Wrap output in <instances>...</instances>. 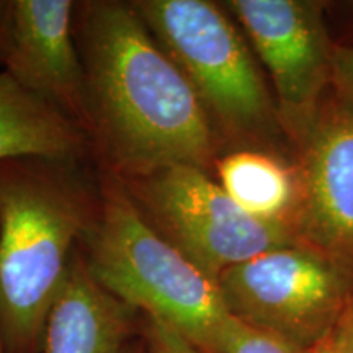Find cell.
<instances>
[{"label":"cell","instance_id":"cell-6","mask_svg":"<svg viewBox=\"0 0 353 353\" xmlns=\"http://www.w3.org/2000/svg\"><path fill=\"white\" fill-rule=\"evenodd\" d=\"M218 285L234 317L304 350L353 307L350 273L296 244L234 265L218 276Z\"/></svg>","mask_w":353,"mask_h":353},{"label":"cell","instance_id":"cell-2","mask_svg":"<svg viewBox=\"0 0 353 353\" xmlns=\"http://www.w3.org/2000/svg\"><path fill=\"white\" fill-rule=\"evenodd\" d=\"M81 162H0V339L7 353H43L44 330L99 203Z\"/></svg>","mask_w":353,"mask_h":353},{"label":"cell","instance_id":"cell-15","mask_svg":"<svg viewBox=\"0 0 353 353\" xmlns=\"http://www.w3.org/2000/svg\"><path fill=\"white\" fill-rule=\"evenodd\" d=\"M332 79L353 103V48H334Z\"/></svg>","mask_w":353,"mask_h":353},{"label":"cell","instance_id":"cell-9","mask_svg":"<svg viewBox=\"0 0 353 353\" xmlns=\"http://www.w3.org/2000/svg\"><path fill=\"white\" fill-rule=\"evenodd\" d=\"M299 228L329 260L353 272V113L317 120L304 139Z\"/></svg>","mask_w":353,"mask_h":353},{"label":"cell","instance_id":"cell-14","mask_svg":"<svg viewBox=\"0 0 353 353\" xmlns=\"http://www.w3.org/2000/svg\"><path fill=\"white\" fill-rule=\"evenodd\" d=\"M139 335L148 353H201L182 334L156 317L141 314Z\"/></svg>","mask_w":353,"mask_h":353},{"label":"cell","instance_id":"cell-16","mask_svg":"<svg viewBox=\"0 0 353 353\" xmlns=\"http://www.w3.org/2000/svg\"><path fill=\"white\" fill-rule=\"evenodd\" d=\"M12 20V0H0V65H3L8 48Z\"/></svg>","mask_w":353,"mask_h":353},{"label":"cell","instance_id":"cell-4","mask_svg":"<svg viewBox=\"0 0 353 353\" xmlns=\"http://www.w3.org/2000/svg\"><path fill=\"white\" fill-rule=\"evenodd\" d=\"M131 6L187 77L216 132L270 138L280 125L275 101L226 13L208 0H134Z\"/></svg>","mask_w":353,"mask_h":353},{"label":"cell","instance_id":"cell-13","mask_svg":"<svg viewBox=\"0 0 353 353\" xmlns=\"http://www.w3.org/2000/svg\"><path fill=\"white\" fill-rule=\"evenodd\" d=\"M221 353H309V350L231 316L223 334Z\"/></svg>","mask_w":353,"mask_h":353},{"label":"cell","instance_id":"cell-11","mask_svg":"<svg viewBox=\"0 0 353 353\" xmlns=\"http://www.w3.org/2000/svg\"><path fill=\"white\" fill-rule=\"evenodd\" d=\"M95 151L82 128L0 70V162L39 157L81 162Z\"/></svg>","mask_w":353,"mask_h":353},{"label":"cell","instance_id":"cell-5","mask_svg":"<svg viewBox=\"0 0 353 353\" xmlns=\"http://www.w3.org/2000/svg\"><path fill=\"white\" fill-rule=\"evenodd\" d=\"M118 180L154 231L214 280L234 265L296 244L293 226L245 213L206 170L176 165Z\"/></svg>","mask_w":353,"mask_h":353},{"label":"cell","instance_id":"cell-1","mask_svg":"<svg viewBox=\"0 0 353 353\" xmlns=\"http://www.w3.org/2000/svg\"><path fill=\"white\" fill-rule=\"evenodd\" d=\"M76 38L87 72L94 149L105 172L131 179L176 165L208 170L218 132L131 2L77 3Z\"/></svg>","mask_w":353,"mask_h":353},{"label":"cell","instance_id":"cell-7","mask_svg":"<svg viewBox=\"0 0 353 353\" xmlns=\"http://www.w3.org/2000/svg\"><path fill=\"white\" fill-rule=\"evenodd\" d=\"M226 6L268 70L278 121L304 143L317 121L322 88L332 79L334 50L319 8L298 0H231Z\"/></svg>","mask_w":353,"mask_h":353},{"label":"cell","instance_id":"cell-12","mask_svg":"<svg viewBox=\"0 0 353 353\" xmlns=\"http://www.w3.org/2000/svg\"><path fill=\"white\" fill-rule=\"evenodd\" d=\"M224 192L245 213L268 223L291 224L299 206V182L280 159L257 149H241L216 161Z\"/></svg>","mask_w":353,"mask_h":353},{"label":"cell","instance_id":"cell-10","mask_svg":"<svg viewBox=\"0 0 353 353\" xmlns=\"http://www.w3.org/2000/svg\"><path fill=\"white\" fill-rule=\"evenodd\" d=\"M141 314L94 280L76 250L44 330L43 353H123Z\"/></svg>","mask_w":353,"mask_h":353},{"label":"cell","instance_id":"cell-17","mask_svg":"<svg viewBox=\"0 0 353 353\" xmlns=\"http://www.w3.org/2000/svg\"><path fill=\"white\" fill-rule=\"evenodd\" d=\"M309 353H342L341 327L337 325V327L330 330L324 339H321V341L309 350Z\"/></svg>","mask_w":353,"mask_h":353},{"label":"cell","instance_id":"cell-3","mask_svg":"<svg viewBox=\"0 0 353 353\" xmlns=\"http://www.w3.org/2000/svg\"><path fill=\"white\" fill-rule=\"evenodd\" d=\"M79 250L94 280L139 314L174 327L201 353H221L231 312L218 280L154 231L117 176L103 172Z\"/></svg>","mask_w":353,"mask_h":353},{"label":"cell","instance_id":"cell-20","mask_svg":"<svg viewBox=\"0 0 353 353\" xmlns=\"http://www.w3.org/2000/svg\"><path fill=\"white\" fill-rule=\"evenodd\" d=\"M0 353H7V352H6V347H3L2 339H0Z\"/></svg>","mask_w":353,"mask_h":353},{"label":"cell","instance_id":"cell-8","mask_svg":"<svg viewBox=\"0 0 353 353\" xmlns=\"http://www.w3.org/2000/svg\"><path fill=\"white\" fill-rule=\"evenodd\" d=\"M76 10L72 0H12L3 70L92 139L94 117L76 38Z\"/></svg>","mask_w":353,"mask_h":353},{"label":"cell","instance_id":"cell-18","mask_svg":"<svg viewBox=\"0 0 353 353\" xmlns=\"http://www.w3.org/2000/svg\"><path fill=\"white\" fill-rule=\"evenodd\" d=\"M342 335V353H353V307L339 324Z\"/></svg>","mask_w":353,"mask_h":353},{"label":"cell","instance_id":"cell-19","mask_svg":"<svg viewBox=\"0 0 353 353\" xmlns=\"http://www.w3.org/2000/svg\"><path fill=\"white\" fill-rule=\"evenodd\" d=\"M123 353H148L145 352V345L143 339H141V335H138L136 339H132V341L128 343V347L125 348V352Z\"/></svg>","mask_w":353,"mask_h":353}]
</instances>
